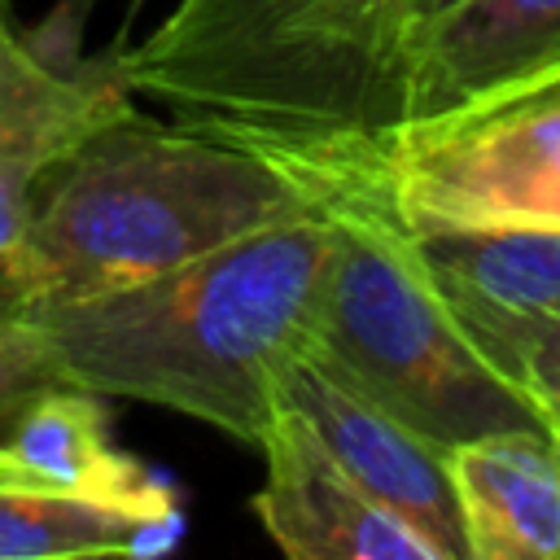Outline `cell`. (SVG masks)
<instances>
[{
	"label": "cell",
	"instance_id": "13",
	"mask_svg": "<svg viewBox=\"0 0 560 560\" xmlns=\"http://www.w3.org/2000/svg\"><path fill=\"white\" fill-rule=\"evenodd\" d=\"M131 109L114 70L61 74L39 61L0 18V153H61L105 118Z\"/></svg>",
	"mask_w": 560,
	"mask_h": 560
},
{
	"label": "cell",
	"instance_id": "7",
	"mask_svg": "<svg viewBox=\"0 0 560 560\" xmlns=\"http://www.w3.org/2000/svg\"><path fill=\"white\" fill-rule=\"evenodd\" d=\"M556 74L560 0H459L407 39L398 122L472 109Z\"/></svg>",
	"mask_w": 560,
	"mask_h": 560
},
{
	"label": "cell",
	"instance_id": "12",
	"mask_svg": "<svg viewBox=\"0 0 560 560\" xmlns=\"http://www.w3.org/2000/svg\"><path fill=\"white\" fill-rule=\"evenodd\" d=\"M184 521H158L122 508L44 494L0 451V560H79L153 556L179 538Z\"/></svg>",
	"mask_w": 560,
	"mask_h": 560
},
{
	"label": "cell",
	"instance_id": "16",
	"mask_svg": "<svg viewBox=\"0 0 560 560\" xmlns=\"http://www.w3.org/2000/svg\"><path fill=\"white\" fill-rule=\"evenodd\" d=\"M521 389L538 411L542 429L560 442V311L529 337L521 354Z\"/></svg>",
	"mask_w": 560,
	"mask_h": 560
},
{
	"label": "cell",
	"instance_id": "3",
	"mask_svg": "<svg viewBox=\"0 0 560 560\" xmlns=\"http://www.w3.org/2000/svg\"><path fill=\"white\" fill-rule=\"evenodd\" d=\"M236 140L293 175L328 219L332 249L306 337L315 350L442 446L542 429L525 389L464 332L438 293L381 179L337 136Z\"/></svg>",
	"mask_w": 560,
	"mask_h": 560
},
{
	"label": "cell",
	"instance_id": "1",
	"mask_svg": "<svg viewBox=\"0 0 560 560\" xmlns=\"http://www.w3.org/2000/svg\"><path fill=\"white\" fill-rule=\"evenodd\" d=\"M328 249V219L311 201L179 267L26 319L74 385L171 407L258 446L276 416V376L311 337Z\"/></svg>",
	"mask_w": 560,
	"mask_h": 560
},
{
	"label": "cell",
	"instance_id": "14",
	"mask_svg": "<svg viewBox=\"0 0 560 560\" xmlns=\"http://www.w3.org/2000/svg\"><path fill=\"white\" fill-rule=\"evenodd\" d=\"M70 381L39 324L0 311V438L52 385Z\"/></svg>",
	"mask_w": 560,
	"mask_h": 560
},
{
	"label": "cell",
	"instance_id": "4",
	"mask_svg": "<svg viewBox=\"0 0 560 560\" xmlns=\"http://www.w3.org/2000/svg\"><path fill=\"white\" fill-rule=\"evenodd\" d=\"M402 0H179L114 74L179 122L337 136L398 122Z\"/></svg>",
	"mask_w": 560,
	"mask_h": 560
},
{
	"label": "cell",
	"instance_id": "11",
	"mask_svg": "<svg viewBox=\"0 0 560 560\" xmlns=\"http://www.w3.org/2000/svg\"><path fill=\"white\" fill-rule=\"evenodd\" d=\"M468 560H560V442L503 429L451 446Z\"/></svg>",
	"mask_w": 560,
	"mask_h": 560
},
{
	"label": "cell",
	"instance_id": "6",
	"mask_svg": "<svg viewBox=\"0 0 560 560\" xmlns=\"http://www.w3.org/2000/svg\"><path fill=\"white\" fill-rule=\"evenodd\" d=\"M276 402L311 429V438L354 477V486L424 534L438 560H468L451 481V446L398 420L311 341L284 359Z\"/></svg>",
	"mask_w": 560,
	"mask_h": 560
},
{
	"label": "cell",
	"instance_id": "17",
	"mask_svg": "<svg viewBox=\"0 0 560 560\" xmlns=\"http://www.w3.org/2000/svg\"><path fill=\"white\" fill-rule=\"evenodd\" d=\"M459 0H402V22H407V39L420 31V26H429L433 18H442L446 9H455Z\"/></svg>",
	"mask_w": 560,
	"mask_h": 560
},
{
	"label": "cell",
	"instance_id": "10",
	"mask_svg": "<svg viewBox=\"0 0 560 560\" xmlns=\"http://www.w3.org/2000/svg\"><path fill=\"white\" fill-rule=\"evenodd\" d=\"M0 451L44 494L122 508L158 521H184L175 486L114 446L101 394L88 385L61 381L39 394L9 424Z\"/></svg>",
	"mask_w": 560,
	"mask_h": 560
},
{
	"label": "cell",
	"instance_id": "5",
	"mask_svg": "<svg viewBox=\"0 0 560 560\" xmlns=\"http://www.w3.org/2000/svg\"><path fill=\"white\" fill-rule=\"evenodd\" d=\"M411 228H560V74L385 131H337Z\"/></svg>",
	"mask_w": 560,
	"mask_h": 560
},
{
	"label": "cell",
	"instance_id": "18",
	"mask_svg": "<svg viewBox=\"0 0 560 560\" xmlns=\"http://www.w3.org/2000/svg\"><path fill=\"white\" fill-rule=\"evenodd\" d=\"M0 18H9V0H0Z\"/></svg>",
	"mask_w": 560,
	"mask_h": 560
},
{
	"label": "cell",
	"instance_id": "2",
	"mask_svg": "<svg viewBox=\"0 0 560 560\" xmlns=\"http://www.w3.org/2000/svg\"><path fill=\"white\" fill-rule=\"evenodd\" d=\"M302 210L306 188L245 140L131 105L48 162L22 241L0 254V311L26 319L136 284Z\"/></svg>",
	"mask_w": 560,
	"mask_h": 560
},
{
	"label": "cell",
	"instance_id": "8",
	"mask_svg": "<svg viewBox=\"0 0 560 560\" xmlns=\"http://www.w3.org/2000/svg\"><path fill=\"white\" fill-rule=\"evenodd\" d=\"M262 486L254 516L293 560H438L433 542L381 508L354 477L311 438V429L276 402L262 429Z\"/></svg>",
	"mask_w": 560,
	"mask_h": 560
},
{
	"label": "cell",
	"instance_id": "15",
	"mask_svg": "<svg viewBox=\"0 0 560 560\" xmlns=\"http://www.w3.org/2000/svg\"><path fill=\"white\" fill-rule=\"evenodd\" d=\"M52 158L57 153H26V149L0 153V254H9L22 241Z\"/></svg>",
	"mask_w": 560,
	"mask_h": 560
},
{
	"label": "cell",
	"instance_id": "9",
	"mask_svg": "<svg viewBox=\"0 0 560 560\" xmlns=\"http://www.w3.org/2000/svg\"><path fill=\"white\" fill-rule=\"evenodd\" d=\"M411 241L464 332L521 385L529 337L560 311V228H411Z\"/></svg>",
	"mask_w": 560,
	"mask_h": 560
}]
</instances>
